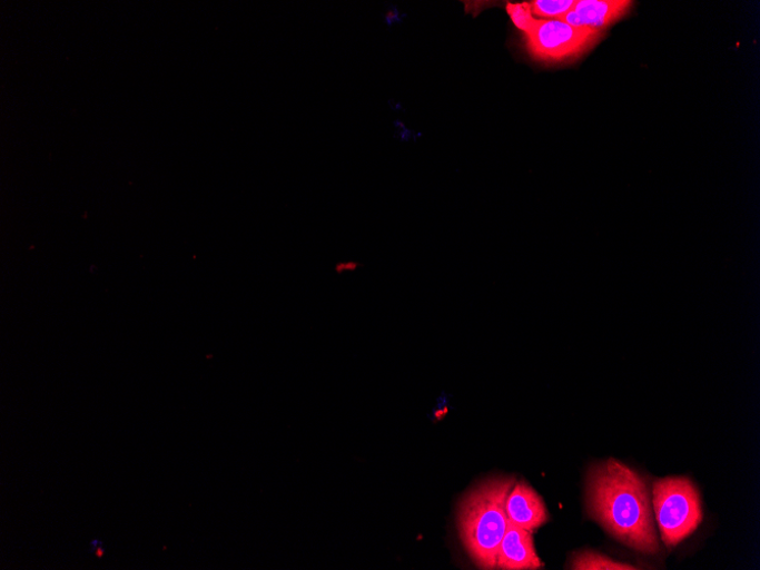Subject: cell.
<instances>
[{"label": "cell", "mask_w": 760, "mask_h": 570, "mask_svg": "<svg viewBox=\"0 0 760 570\" xmlns=\"http://www.w3.org/2000/svg\"><path fill=\"white\" fill-rule=\"evenodd\" d=\"M533 16L540 20H562L575 7V0H535L529 3Z\"/></svg>", "instance_id": "obj_9"}, {"label": "cell", "mask_w": 760, "mask_h": 570, "mask_svg": "<svg viewBox=\"0 0 760 570\" xmlns=\"http://www.w3.org/2000/svg\"><path fill=\"white\" fill-rule=\"evenodd\" d=\"M589 514L608 533L645 554L660 550L643 479L621 461L593 465L586 480Z\"/></svg>", "instance_id": "obj_1"}, {"label": "cell", "mask_w": 760, "mask_h": 570, "mask_svg": "<svg viewBox=\"0 0 760 570\" xmlns=\"http://www.w3.org/2000/svg\"><path fill=\"white\" fill-rule=\"evenodd\" d=\"M516 482L515 478L488 480L471 491L461 503V538L481 569H496L499 547L510 524L506 498Z\"/></svg>", "instance_id": "obj_2"}, {"label": "cell", "mask_w": 760, "mask_h": 570, "mask_svg": "<svg viewBox=\"0 0 760 570\" xmlns=\"http://www.w3.org/2000/svg\"><path fill=\"white\" fill-rule=\"evenodd\" d=\"M632 4L630 0H580L561 21L602 32L623 18Z\"/></svg>", "instance_id": "obj_7"}, {"label": "cell", "mask_w": 760, "mask_h": 570, "mask_svg": "<svg viewBox=\"0 0 760 570\" xmlns=\"http://www.w3.org/2000/svg\"><path fill=\"white\" fill-rule=\"evenodd\" d=\"M601 37V31L573 27L561 20H536L525 33L532 58L544 63H560L581 57Z\"/></svg>", "instance_id": "obj_4"}, {"label": "cell", "mask_w": 760, "mask_h": 570, "mask_svg": "<svg viewBox=\"0 0 760 570\" xmlns=\"http://www.w3.org/2000/svg\"><path fill=\"white\" fill-rule=\"evenodd\" d=\"M543 567L535 550L533 533L510 522L499 547L496 569L537 570Z\"/></svg>", "instance_id": "obj_5"}, {"label": "cell", "mask_w": 760, "mask_h": 570, "mask_svg": "<svg viewBox=\"0 0 760 570\" xmlns=\"http://www.w3.org/2000/svg\"><path fill=\"white\" fill-rule=\"evenodd\" d=\"M361 268V264L356 262L339 263L335 266V272L338 275L356 273Z\"/></svg>", "instance_id": "obj_11"}, {"label": "cell", "mask_w": 760, "mask_h": 570, "mask_svg": "<svg viewBox=\"0 0 760 570\" xmlns=\"http://www.w3.org/2000/svg\"><path fill=\"white\" fill-rule=\"evenodd\" d=\"M573 570H636L639 568L616 561L593 551H583L574 556L571 563Z\"/></svg>", "instance_id": "obj_8"}, {"label": "cell", "mask_w": 760, "mask_h": 570, "mask_svg": "<svg viewBox=\"0 0 760 570\" xmlns=\"http://www.w3.org/2000/svg\"><path fill=\"white\" fill-rule=\"evenodd\" d=\"M511 523L534 533L549 522L545 502L525 481L516 482L505 503Z\"/></svg>", "instance_id": "obj_6"}, {"label": "cell", "mask_w": 760, "mask_h": 570, "mask_svg": "<svg viewBox=\"0 0 760 570\" xmlns=\"http://www.w3.org/2000/svg\"><path fill=\"white\" fill-rule=\"evenodd\" d=\"M655 521L668 548L692 535L702 522L700 494L685 478L658 480L652 488Z\"/></svg>", "instance_id": "obj_3"}, {"label": "cell", "mask_w": 760, "mask_h": 570, "mask_svg": "<svg viewBox=\"0 0 760 570\" xmlns=\"http://www.w3.org/2000/svg\"><path fill=\"white\" fill-rule=\"evenodd\" d=\"M506 11L514 24L524 33L529 32L536 22L529 3L509 4Z\"/></svg>", "instance_id": "obj_10"}]
</instances>
